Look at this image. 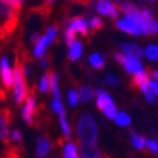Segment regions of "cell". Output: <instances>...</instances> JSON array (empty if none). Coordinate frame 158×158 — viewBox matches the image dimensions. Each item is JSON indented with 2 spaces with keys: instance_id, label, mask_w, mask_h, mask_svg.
Masks as SVG:
<instances>
[{
  "instance_id": "obj_38",
  "label": "cell",
  "mask_w": 158,
  "mask_h": 158,
  "mask_svg": "<svg viewBox=\"0 0 158 158\" xmlns=\"http://www.w3.org/2000/svg\"><path fill=\"white\" fill-rule=\"evenodd\" d=\"M6 100H7L6 91L2 89V86H0V105H2V103H6ZM0 109H2V106H0Z\"/></svg>"
},
{
  "instance_id": "obj_24",
  "label": "cell",
  "mask_w": 158,
  "mask_h": 158,
  "mask_svg": "<svg viewBox=\"0 0 158 158\" xmlns=\"http://www.w3.org/2000/svg\"><path fill=\"white\" fill-rule=\"evenodd\" d=\"M118 9H119V12H122V13H125V15H131V13L138 12L139 7L135 6L134 3H129V2H120L119 6H118Z\"/></svg>"
},
{
  "instance_id": "obj_4",
  "label": "cell",
  "mask_w": 158,
  "mask_h": 158,
  "mask_svg": "<svg viewBox=\"0 0 158 158\" xmlns=\"http://www.w3.org/2000/svg\"><path fill=\"white\" fill-rule=\"evenodd\" d=\"M39 110L36 109V94H35V87H32V90L29 93L26 99H25V106L22 109V118L31 128L36 126V120H38Z\"/></svg>"
},
{
  "instance_id": "obj_7",
  "label": "cell",
  "mask_w": 158,
  "mask_h": 158,
  "mask_svg": "<svg viewBox=\"0 0 158 158\" xmlns=\"http://www.w3.org/2000/svg\"><path fill=\"white\" fill-rule=\"evenodd\" d=\"M0 78L6 89L13 87V70L10 68L9 60L6 55H0Z\"/></svg>"
},
{
  "instance_id": "obj_36",
  "label": "cell",
  "mask_w": 158,
  "mask_h": 158,
  "mask_svg": "<svg viewBox=\"0 0 158 158\" xmlns=\"http://www.w3.org/2000/svg\"><path fill=\"white\" fill-rule=\"evenodd\" d=\"M106 81L109 83V84H112V86H118V84H119V80H118L116 77L110 76V74H107V76H106Z\"/></svg>"
},
{
  "instance_id": "obj_33",
  "label": "cell",
  "mask_w": 158,
  "mask_h": 158,
  "mask_svg": "<svg viewBox=\"0 0 158 158\" xmlns=\"http://www.w3.org/2000/svg\"><path fill=\"white\" fill-rule=\"evenodd\" d=\"M77 103H78V93L76 90H70L68 91V105L74 107L77 106Z\"/></svg>"
},
{
  "instance_id": "obj_10",
  "label": "cell",
  "mask_w": 158,
  "mask_h": 158,
  "mask_svg": "<svg viewBox=\"0 0 158 158\" xmlns=\"http://www.w3.org/2000/svg\"><path fill=\"white\" fill-rule=\"evenodd\" d=\"M68 28H71L74 32L81 34L83 36H90V34H89V22L86 20L84 16H73L71 19H68Z\"/></svg>"
},
{
  "instance_id": "obj_12",
  "label": "cell",
  "mask_w": 158,
  "mask_h": 158,
  "mask_svg": "<svg viewBox=\"0 0 158 158\" xmlns=\"http://www.w3.org/2000/svg\"><path fill=\"white\" fill-rule=\"evenodd\" d=\"M132 86L136 87L138 90H141L144 86H147L149 81V73L147 71V68H145L144 71L141 73H136V74H132Z\"/></svg>"
},
{
  "instance_id": "obj_9",
  "label": "cell",
  "mask_w": 158,
  "mask_h": 158,
  "mask_svg": "<svg viewBox=\"0 0 158 158\" xmlns=\"http://www.w3.org/2000/svg\"><path fill=\"white\" fill-rule=\"evenodd\" d=\"M141 16H142V19L147 25L149 36L158 35V19H155V16L152 15V10L148 9V7H144V9H141Z\"/></svg>"
},
{
  "instance_id": "obj_22",
  "label": "cell",
  "mask_w": 158,
  "mask_h": 158,
  "mask_svg": "<svg viewBox=\"0 0 158 158\" xmlns=\"http://www.w3.org/2000/svg\"><path fill=\"white\" fill-rule=\"evenodd\" d=\"M9 123L10 120H7L5 116L0 115V139L2 141H9Z\"/></svg>"
},
{
  "instance_id": "obj_14",
  "label": "cell",
  "mask_w": 158,
  "mask_h": 158,
  "mask_svg": "<svg viewBox=\"0 0 158 158\" xmlns=\"http://www.w3.org/2000/svg\"><path fill=\"white\" fill-rule=\"evenodd\" d=\"M142 55L148 61L157 62L158 61V44H148L145 47V49H142Z\"/></svg>"
},
{
  "instance_id": "obj_8",
  "label": "cell",
  "mask_w": 158,
  "mask_h": 158,
  "mask_svg": "<svg viewBox=\"0 0 158 158\" xmlns=\"http://www.w3.org/2000/svg\"><path fill=\"white\" fill-rule=\"evenodd\" d=\"M96 10L103 16H109L113 20L118 19L119 16V9H118V5H115L113 2L110 0H97L96 3Z\"/></svg>"
},
{
  "instance_id": "obj_25",
  "label": "cell",
  "mask_w": 158,
  "mask_h": 158,
  "mask_svg": "<svg viewBox=\"0 0 158 158\" xmlns=\"http://www.w3.org/2000/svg\"><path fill=\"white\" fill-rule=\"evenodd\" d=\"M113 119H115V122L119 125V126H123V128L131 126V123H132V119H131V118L126 115L125 112H118Z\"/></svg>"
},
{
  "instance_id": "obj_5",
  "label": "cell",
  "mask_w": 158,
  "mask_h": 158,
  "mask_svg": "<svg viewBox=\"0 0 158 158\" xmlns=\"http://www.w3.org/2000/svg\"><path fill=\"white\" fill-rule=\"evenodd\" d=\"M94 94H96L97 109L100 110L107 119H113V118L116 116V113H118V110H116L115 102H113V99L110 97V94L107 93V91L102 90V89L94 90Z\"/></svg>"
},
{
  "instance_id": "obj_3",
  "label": "cell",
  "mask_w": 158,
  "mask_h": 158,
  "mask_svg": "<svg viewBox=\"0 0 158 158\" xmlns=\"http://www.w3.org/2000/svg\"><path fill=\"white\" fill-rule=\"evenodd\" d=\"M13 97L15 103L20 106L25 102L26 96L29 94L28 87H26V77L22 70V60L18 54L15 52V68H13Z\"/></svg>"
},
{
  "instance_id": "obj_35",
  "label": "cell",
  "mask_w": 158,
  "mask_h": 158,
  "mask_svg": "<svg viewBox=\"0 0 158 158\" xmlns=\"http://www.w3.org/2000/svg\"><path fill=\"white\" fill-rule=\"evenodd\" d=\"M51 61V55H42L41 57V67L44 70H48V64Z\"/></svg>"
},
{
  "instance_id": "obj_17",
  "label": "cell",
  "mask_w": 158,
  "mask_h": 158,
  "mask_svg": "<svg viewBox=\"0 0 158 158\" xmlns=\"http://www.w3.org/2000/svg\"><path fill=\"white\" fill-rule=\"evenodd\" d=\"M145 142H147V138H145V136L136 134L134 131H131V144H132L134 148L142 151V149H145Z\"/></svg>"
},
{
  "instance_id": "obj_11",
  "label": "cell",
  "mask_w": 158,
  "mask_h": 158,
  "mask_svg": "<svg viewBox=\"0 0 158 158\" xmlns=\"http://www.w3.org/2000/svg\"><path fill=\"white\" fill-rule=\"evenodd\" d=\"M120 51L125 55H129V57H135V58H141L142 57V48L139 47L138 44L134 42H123L119 45Z\"/></svg>"
},
{
  "instance_id": "obj_23",
  "label": "cell",
  "mask_w": 158,
  "mask_h": 158,
  "mask_svg": "<svg viewBox=\"0 0 158 158\" xmlns=\"http://www.w3.org/2000/svg\"><path fill=\"white\" fill-rule=\"evenodd\" d=\"M58 115H60V125H61V129L64 132V136L67 139H70L71 138V131H70V126H68L67 119H65V110L62 109Z\"/></svg>"
},
{
  "instance_id": "obj_30",
  "label": "cell",
  "mask_w": 158,
  "mask_h": 158,
  "mask_svg": "<svg viewBox=\"0 0 158 158\" xmlns=\"http://www.w3.org/2000/svg\"><path fill=\"white\" fill-rule=\"evenodd\" d=\"M64 38H65V44H67V47H70V45L76 41V32H74L71 28H68L67 26L65 32H64Z\"/></svg>"
},
{
  "instance_id": "obj_1",
  "label": "cell",
  "mask_w": 158,
  "mask_h": 158,
  "mask_svg": "<svg viewBox=\"0 0 158 158\" xmlns=\"http://www.w3.org/2000/svg\"><path fill=\"white\" fill-rule=\"evenodd\" d=\"M20 10L0 0V42H9L19 25Z\"/></svg>"
},
{
  "instance_id": "obj_13",
  "label": "cell",
  "mask_w": 158,
  "mask_h": 158,
  "mask_svg": "<svg viewBox=\"0 0 158 158\" xmlns=\"http://www.w3.org/2000/svg\"><path fill=\"white\" fill-rule=\"evenodd\" d=\"M49 149H51V142H49V139L45 138V136L38 138V141H36V155H38L39 158H44L49 152Z\"/></svg>"
},
{
  "instance_id": "obj_31",
  "label": "cell",
  "mask_w": 158,
  "mask_h": 158,
  "mask_svg": "<svg viewBox=\"0 0 158 158\" xmlns=\"http://www.w3.org/2000/svg\"><path fill=\"white\" fill-rule=\"evenodd\" d=\"M141 91H142V94H144V97H145V100L148 102V103H155V100H157V97H155V96L152 94V93L149 91L148 84L142 87V89H141Z\"/></svg>"
},
{
  "instance_id": "obj_19",
  "label": "cell",
  "mask_w": 158,
  "mask_h": 158,
  "mask_svg": "<svg viewBox=\"0 0 158 158\" xmlns=\"http://www.w3.org/2000/svg\"><path fill=\"white\" fill-rule=\"evenodd\" d=\"M94 96V90L91 89L90 86H81L80 87V93H78V100L83 102V103H87L90 102Z\"/></svg>"
},
{
  "instance_id": "obj_39",
  "label": "cell",
  "mask_w": 158,
  "mask_h": 158,
  "mask_svg": "<svg viewBox=\"0 0 158 158\" xmlns=\"http://www.w3.org/2000/svg\"><path fill=\"white\" fill-rule=\"evenodd\" d=\"M142 2H151V3H154V2H158V0H142Z\"/></svg>"
},
{
  "instance_id": "obj_18",
  "label": "cell",
  "mask_w": 158,
  "mask_h": 158,
  "mask_svg": "<svg viewBox=\"0 0 158 158\" xmlns=\"http://www.w3.org/2000/svg\"><path fill=\"white\" fill-rule=\"evenodd\" d=\"M35 48H34V55L36 58H41L45 52V48L48 47V44H47V38H45V35H41L38 38V41L34 44Z\"/></svg>"
},
{
  "instance_id": "obj_26",
  "label": "cell",
  "mask_w": 158,
  "mask_h": 158,
  "mask_svg": "<svg viewBox=\"0 0 158 158\" xmlns=\"http://www.w3.org/2000/svg\"><path fill=\"white\" fill-rule=\"evenodd\" d=\"M89 26L91 28V34L90 35H94L97 31H100V29L105 28V22H103L100 18H97V16H91L90 22H89Z\"/></svg>"
},
{
  "instance_id": "obj_21",
  "label": "cell",
  "mask_w": 158,
  "mask_h": 158,
  "mask_svg": "<svg viewBox=\"0 0 158 158\" xmlns=\"http://www.w3.org/2000/svg\"><path fill=\"white\" fill-rule=\"evenodd\" d=\"M64 158H80L78 157V149L77 145L71 141H68L67 144L64 145Z\"/></svg>"
},
{
  "instance_id": "obj_28",
  "label": "cell",
  "mask_w": 158,
  "mask_h": 158,
  "mask_svg": "<svg viewBox=\"0 0 158 158\" xmlns=\"http://www.w3.org/2000/svg\"><path fill=\"white\" fill-rule=\"evenodd\" d=\"M57 29L58 26L57 25H52V26H49L48 29H47V32H45V38H47V44H52L54 41H55V38H57Z\"/></svg>"
},
{
  "instance_id": "obj_15",
  "label": "cell",
  "mask_w": 158,
  "mask_h": 158,
  "mask_svg": "<svg viewBox=\"0 0 158 158\" xmlns=\"http://www.w3.org/2000/svg\"><path fill=\"white\" fill-rule=\"evenodd\" d=\"M81 157L83 158H103L97 145H86L81 147Z\"/></svg>"
},
{
  "instance_id": "obj_37",
  "label": "cell",
  "mask_w": 158,
  "mask_h": 158,
  "mask_svg": "<svg viewBox=\"0 0 158 158\" xmlns=\"http://www.w3.org/2000/svg\"><path fill=\"white\" fill-rule=\"evenodd\" d=\"M149 70V68H148ZM149 78L151 80H155V81H158V68H152V70H149Z\"/></svg>"
},
{
  "instance_id": "obj_34",
  "label": "cell",
  "mask_w": 158,
  "mask_h": 158,
  "mask_svg": "<svg viewBox=\"0 0 158 158\" xmlns=\"http://www.w3.org/2000/svg\"><path fill=\"white\" fill-rule=\"evenodd\" d=\"M148 89L149 91L152 93L155 97H158V81H155V80H151L149 78V81H148Z\"/></svg>"
},
{
  "instance_id": "obj_20",
  "label": "cell",
  "mask_w": 158,
  "mask_h": 158,
  "mask_svg": "<svg viewBox=\"0 0 158 158\" xmlns=\"http://www.w3.org/2000/svg\"><path fill=\"white\" fill-rule=\"evenodd\" d=\"M89 62H90V65L94 70H102V68H105V60L102 57L99 52H94L91 54L90 57H89Z\"/></svg>"
},
{
  "instance_id": "obj_32",
  "label": "cell",
  "mask_w": 158,
  "mask_h": 158,
  "mask_svg": "<svg viewBox=\"0 0 158 158\" xmlns=\"http://www.w3.org/2000/svg\"><path fill=\"white\" fill-rule=\"evenodd\" d=\"M10 138H12V142H13V144H18V145L22 144V134H20V131L18 129V128H13V129H12Z\"/></svg>"
},
{
  "instance_id": "obj_29",
  "label": "cell",
  "mask_w": 158,
  "mask_h": 158,
  "mask_svg": "<svg viewBox=\"0 0 158 158\" xmlns=\"http://www.w3.org/2000/svg\"><path fill=\"white\" fill-rule=\"evenodd\" d=\"M145 148L148 149L151 154H157L158 155V141L157 139H147V142H145Z\"/></svg>"
},
{
  "instance_id": "obj_40",
  "label": "cell",
  "mask_w": 158,
  "mask_h": 158,
  "mask_svg": "<svg viewBox=\"0 0 158 158\" xmlns=\"http://www.w3.org/2000/svg\"><path fill=\"white\" fill-rule=\"evenodd\" d=\"M106 158H109V157H106Z\"/></svg>"
},
{
  "instance_id": "obj_27",
  "label": "cell",
  "mask_w": 158,
  "mask_h": 158,
  "mask_svg": "<svg viewBox=\"0 0 158 158\" xmlns=\"http://www.w3.org/2000/svg\"><path fill=\"white\" fill-rule=\"evenodd\" d=\"M51 90V86H49V70L39 80V91L41 93H48Z\"/></svg>"
},
{
  "instance_id": "obj_2",
  "label": "cell",
  "mask_w": 158,
  "mask_h": 158,
  "mask_svg": "<svg viewBox=\"0 0 158 158\" xmlns=\"http://www.w3.org/2000/svg\"><path fill=\"white\" fill-rule=\"evenodd\" d=\"M77 135L81 147L86 145H97V128L93 116L89 112L81 113L77 123Z\"/></svg>"
},
{
  "instance_id": "obj_6",
  "label": "cell",
  "mask_w": 158,
  "mask_h": 158,
  "mask_svg": "<svg viewBox=\"0 0 158 158\" xmlns=\"http://www.w3.org/2000/svg\"><path fill=\"white\" fill-rule=\"evenodd\" d=\"M115 60L118 64H120L123 70L128 74H136V73H141L145 70V65L142 64V61L139 58L135 57H129V55H125V54L116 52L115 54Z\"/></svg>"
},
{
  "instance_id": "obj_16",
  "label": "cell",
  "mask_w": 158,
  "mask_h": 158,
  "mask_svg": "<svg viewBox=\"0 0 158 158\" xmlns=\"http://www.w3.org/2000/svg\"><path fill=\"white\" fill-rule=\"evenodd\" d=\"M81 47L83 45L78 42V41H74V42L68 47V60H70V61H77V60L80 58L81 51H83Z\"/></svg>"
}]
</instances>
